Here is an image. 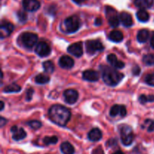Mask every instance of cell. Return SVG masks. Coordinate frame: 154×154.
<instances>
[{
  "label": "cell",
  "mask_w": 154,
  "mask_h": 154,
  "mask_svg": "<svg viewBox=\"0 0 154 154\" xmlns=\"http://www.w3.org/2000/svg\"><path fill=\"white\" fill-rule=\"evenodd\" d=\"M140 72H141V69H140V67L138 66H135L133 69H132V73L135 75H139Z\"/></svg>",
  "instance_id": "d590c367"
},
{
  "label": "cell",
  "mask_w": 154,
  "mask_h": 154,
  "mask_svg": "<svg viewBox=\"0 0 154 154\" xmlns=\"http://www.w3.org/2000/svg\"><path fill=\"white\" fill-rule=\"evenodd\" d=\"M22 5L24 10L31 12L38 10L41 6L40 2L38 0H23Z\"/></svg>",
  "instance_id": "30bf717a"
},
{
  "label": "cell",
  "mask_w": 154,
  "mask_h": 154,
  "mask_svg": "<svg viewBox=\"0 0 154 154\" xmlns=\"http://www.w3.org/2000/svg\"><path fill=\"white\" fill-rule=\"evenodd\" d=\"M58 141V138H57V136H51V137H49V136H47L44 138L43 142L45 145H50V144H55V143H57Z\"/></svg>",
  "instance_id": "4dcf8cb0"
},
{
  "label": "cell",
  "mask_w": 154,
  "mask_h": 154,
  "mask_svg": "<svg viewBox=\"0 0 154 154\" xmlns=\"http://www.w3.org/2000/svg\"><path fill=\"white\" fill-rule=\"evenodd\" d=\"M27 124L29 125V126L31 127L32 129L34 130H37L38 128H40L42 127V122H39L38 120H32L30 122H27Z\"/></svg>",
  "instance_id": "1f68e13d"
},
{
  "label": "cell",
  "mask_w": 154,
  "mask_h": 154,
  "mask_svg": "<svg viewBox=\"0 0 154 154\" xmlns=\"http://www.w3.org/2000/svg\"><path fill=\"white\" fill-rule=\"evenodd\" d=\"M11 131L12 133V138L14 140H23L26 137V133L24 131L23 128H19L16 125L11 128Z\"/></svg>",
  "instance_id": "8fae6325"
},
{
  "label": "cell",
  "mask_w": 154,
  "mask_h": 154,
  "mask_svg": "<svg viewBox=\"0 0 154 154\" xmlns=\"http://www.w3.org/2000/svg\"><path fill=\"white\" fill-rule=\"evenodd\" d=\"M86 49L89 54H94L97 51H102L104 46L99 40H88L86 42Z\"/></svg>",
  "instance_id": "52a82bcc"
},
{
  "label": "cell",
  "mask_w": 154,
  "mask_h": 154,
  "mask_svg": "<svg viewBox=\"0 0 154 154\" xmlns=\"http://www.w3.org/2000/svg\"><path fill=\"white\" fill-rule=\"evenodd\" d=\"M154 0H135V5L136 7L141 9L150 8L153 5Z\"/></svg>",
  "instance_id": "ffe728a7"
},
{
  "label": "cell",
  "mask_w": 154,
  "mask_h": 154,
  "mask_svg": "<svg viewBox=\"0 0 154 154\" xmlns=\"http://www.w3.org/2000/svg\"><path fill=\"white\" fill-rule=\"evenodd\" d=\"M1 38L8 36L14 30V25L8 21H2L1 25Z\"/></svg>",
  "instance_id": "9a60e30c"
},
{
  "label": "cell",
  "mask_w": 154,
  "mask_h": 154,
  "mask_svg": "<svg viewBox=\"0 0 154 154\" xmlns=\"http://www.w3.org/2000/svg\"><path fill=\"white\" fill-rule=\"evenodd\" d=\"M35 52L39 57H45L51 54V48L45 42H40L36 45Z\"/></svg>",
  "instance_id": "ba28073f"
},
{
  "label": "cell",
  "mask_w": 154,
  "mask_h": 154,
  "mask_svg": "<svg viewBox=\"0 0 154 154\" xmlns=\"http://www.w3.org/2000/svg\"><path fill=\"white\" fill-rule=\"evenodd\" d=\"M48 116L55 124L60 126H65L70 119L71 112L64 106L55 104L49 109Z\"/></svg>",
  "instance_id": "6da1fadb"
},
{
  "label": "cell",
  "mask_w": 154,
  "mask_h": 154,
  "mask_svg": "<svg viewBox=\"0 0 154 154\" xmlns=\"http://www.w3.org/2000/svg\"><path fill=\"white\" fill-rule=\"evenodd\" d=\"M107 60L111 66H114V68H117V69H122L125 66V63L121 60H119L117 56L114 54H109L107 57Z\"/></svg>",
  "instance_id": "e0dca14e"
},
{
  "label": "cell",
  "mask_w": 154,
  "mask_h": 154,
  "mask_svg": "<svg viewBox=\"0 0 154 154\" xmlns=\"http://www.w3.org/2000/svg\"><path fill=\"white\" fill-rule=\"evenodd\" d=\"M21 90V87L18 85L16 83H12L9 85L6 86L4 89V92L6 93H14V92H18Z\"/></svg>",
  "instance_id": "d4e9b609"
},
{
  "label": "cell",
  "mask_w": 154,
  "mask_h": 154,
  "mask_svg": "<svg viewBox=\"0 0 154 154\" xmlns=\"http://www.w3.org/2000/svg\"><path fill=\"white\" fill-rule=\"evenodd\" d=\"M74 2H75V3H77V4H81V3L84 2H86L87 0H73Z\"/></svg>",
  "instance_id": "ab89813d"
},
{
  "label": "cell",
  "mask_w": 154,
  "mask_h": 154,
  "mask_svg": "<svg viewBox=\"0 0 154 154\" xmlns=\"http://www.w3.org/2000/svg\"><path fill=\"white\" fill-rule=\"evenodd\" d=\"M6 122H7V120H6L5 119V118H3V117H2L1 118V126L2 127V126H4V125L6 123Z\"/></svg>",
  "instance_id": "74e56055"
},
{
  "label": "cell",
  "mask_w": 154,
  "mask_h": 154,
  "mask_svg": "<svg viewBox=\"0 0 154 154\" xmlns=\"http://www.w3.org/2000/svg\"><path fill=\"white\" fill-rule=\"evenodd\" d=\"M35 81L38 84H46L50 81V77L48 75H45V74H38L35 78Z\"/></svg>",
  "instance_id": "484cf974"
},
{
  "label": "cell",
  "mask_w": 154,
  "mask_h": 154,
  "mask_svg": "<svg viewBox=\"0 0 154 154\" xmlns=\"http://www.w3.org/2000/svg\"><path fill=\"white\" fill-rule=\"evenodd\" d=\"M65 101L69 104H73L76 103L78 99V92L75 89H67L63 93Z\"/></svg>",
  "instance_id": "9c48e42d"
},
{
  "label": "cell",
  "mask_w": 154,
  "mask_h": 154,
  "mask_svg": "<svg viewBox=\"0 0 154 154\" xmlns=\"http://www.w3.org/2000/svg\"><path fill=\"white\" fill-rule=\"evenodd\" d=\"M141 104H146L147 102H153L154 101V95H141L138 98Z\"/></svg>",
  "instance_id": "f546056e"
},
{
  "label": "cell",
  "mask_w": 154,
  "mask_h": 154,
  "mask_svg": "<svg viewBox=\"0 0 154 154\" xmlns=\"http://www.w3.org/2000/svg\"><path fill=\"white\" fill-rule=\"evenodd\" d=\"M83 79L86 81L96 82L99 80V75L98 72L93 69H87L83 72Z\"/></svg>",
  "instance_id": "2e32d148"
},
{
  "label": "cell",
  "mask_w": 154,
  "mask_h": 154,
  "mask_svg": "<svg viewBox=\"0 0 154 154\" xmlns=\"http://www.w3.org/2000/svg\"><path fill=\"white\" fill-rule=\"evenodd\" d=\"M33 93H34V91H33L32 88H29L26 91V100L27 101H29L32 100V98Z\"/></svg>",
  "instance_id": "e575fe53"
},
{
  "label": "cell",
  "mask_w": 154,
  "mask_h": 154,
  "mask_svg": "<svg viewBox=\"0 0 154 154\" xmlns=\"http://www.w3.org/2000/svg\"><path fill=\"white\" fill-rule=\"evenodd\" d=\"M145 82L149 85L154 86V73L148 74L145 77Z\"/></svg>",
  "instance_id": "836d02e7"
},
{
  "label": "cell",
  "mask_w": 154,
  "mask_h": 154,
  "mask_svg": "<svg viewBox=\"0 0 154 154\" xmlns=\"http://www.w3.org/2000/svg\"><path fill=\"white\" fill-rule=\"evenodd\" d=\"M120 21H121L122 24L126 27H132L133 24V21H132V18L129 13L127 12H122L120 14Z\"/></svg>",
  "instance_id": "ac0fdd59"
},
{
  "label": "cell",
  "mask_w": 154,
  "mask_h": 154,
  "mask_svg": "<svg viewBox=\"0 0 154 154\" xmlns=\"http://www.w3.org/2000/svg\"><path fill=\"white\" fill-rule=\"evenodd\" d=\"M108 39L114 42H120L123 39V35L119 30H113L110 33Z\"/></svg>",
  "instance_id": "44dd1931"
},
{
  "label": "cell",
  "mask_w": 154,
  "mask_h": 154,
  "mask_svg": "<svg viewBox=\"0 0 154 154\" xmlns=\"http://www.w3.org/2000/svg\"><path fill=\"white\" fill-rule=\"evenodd\" d=\"M60 149L63 154H74L75 148L69 142H63L60 146Z\"/></svg>",
  "instance_id": "7402d4cb"
},
{
  "label": "cell",
  "mask_w": 154,
  "mask_h": 154,
  "mask_svg": "<svg viewBox=\"0 0 154 154\" xmlns=\"http://www.w3.org/2000/svg\"><path fill=\"white\" fill-rule=\"evenodd\" d=\"M143 128H145L147 130V131L151 132L154 131V121L152 119H147L144 121V124L142 125Z\"/></svg>",
  "instance_id": "4316f807"
},
{
  "label": "cell",
  "mask_w": 154,
  "mask_h": 154,
  "mask_svg": "<svg viewBox=\"0 0 154 154\" xmlns=\"http://www.w3.org/2000/svg\"><path fill=\"white\" fill-rule=\"evenodd\" d=\"M136 17L138 21H141V22H147V21H149V18H150L149 14L144 9L138 11L136 13Z\"/></svg>",
  "instance_id": "cb8c5ba5"
},
{
  "label": "cell",
  "mask_w": 154,
  "mask_h": 154,
  "mask_svg": "<svg viewBox=\"0 0 154 154\" xmlns=\"http://www.w3.org/2000/svg\"><path fill=\"white\" fill-rule=\"evenodd\" d=\"M113 154H124V152H122L121 150H117V151H116L115 152H114Z\"/></svg>",
  "instance_id": "60d3db41"
},
{
  "label": "cell",
  "mask_w": 154,
  "mask_h": 154,
  "mask_svg": "<svg viewBox=\"0 0 154 154\" xmlns=\"http://www.w3.org/2000/svg\"><path fill=\"white\" fill-rule=\"evenodd\" d=\"M17 18L20 23H25L27 21V14L23 11H19L17 12Z\"/></svg>",
  "instance_id": "d6a6232c"
},
{
  "label": "cell",
  "mask_w": 154,
  "mask_h": 154,
  "mask_svg": "<svg viewBox=\"0 0 154 154\" xmlns=\"http://www.w3.org/2000/svg\"><path fill=\"white\" fill-rule=\"evenodd\" d=\"M143 62H144L146 65H148V66L154 65V54H145V55L143 57Z\"/></svg>",
  "instance_id": "f1b7e54d"
},
{
  "label": "cell",
  "mask_w": 154,
  "mask_h": 154,
  "mask_svg": "<svg viewBox=\"0 0 154 154\" xmlns=\"http://www.w3.org/2000/svg\"><path fill=\"white\" fill-rule=\"evenodd\" d=\"M81 27V21L79 18L75 15L69 17L64 21V27L68 33H75Z\"/></svg>",
  "instance_id": "277c9868"
},
{
  "label": "cell",
  "mask_w": 154,
  "mask_h": 154,
  "mask_svg": "<svg viewBox=\"0 0 154 154\" xmlns=\"http://www.w3.org/2000/svg\"><path fill=\"white\" fill-rule=\"evenodd\" d=\"M102 137V133L98 128H94L88 133V138L91 141H98Z\"/></svg>",
  "instance_id": "d6986e66"
},
{
  "label": "cell",
  "mask_w": 154,
  "mask_h": 154,
  "mask_svg": "<svg viewBox=\"0 0 154 154\" xmlns=\"http://www.w3.org/2000/svg\"><path fill=\"white\" fill-rule=\"evenodd\" d=\"M42 65H43V68L46 72H48V73H52V72L54 71V63H53L51 61H50V60L45 61Z\"/></svg>",
  "instance_id": "83f0119b"
},
{
  "label": "cell",
  "mask_w": 154,
  "mask_h": 154,
  "mask_svg": "<svg viewBox=\"0 0 154 154\" xmlns=\"http://www.w3.org/2000/svg\"><path fill=\"white\" fill-rule=\"evenodd\" d=\"M74 61L73 59L68 55H63L59 60V65L63 69H71L73 67Z\"/></svg>",
  "instance_id": "5bb4252c"
},
{
  "label": "cell",
  "mask_w": 154,
  "mask_h": 154,
  "mask_svg": "<svg viewBox=\"0 0 154 154\" xmlns=\"http://www.w3.org/2000/svg\"><path fill=\"white\" fill-rule=\"evenodd\" d=\"M150 45H151L152 48L154 49V34L152 36V37H151V40H150Z\"/></svg>",
  "instance_id": "f35d334b"
},
{
  "label": "cell",
  "mask_w": 154,
  "mask_h": 154,
  "mask_svg": "<svg viewBox=\"0 0 154 154\" xmlns=\"http://www.w3.org/2000/svg\"><path fill=\"white\" fill-rule=\"evenodd\" d=\"M68 51L72 55L75 56L77 57H80L83 55V47L82 44L81 42H77L72 45H69L68 48Z\"/></svg>",
  "instance_id": "7c38bea8"
},
{
  "label": "cell",
  "mask_w": 154,
  "mask_h": 154,
  "mask_svg": "<svg viewBox=\"0 0 154 154\" xmlns=\"http://www.w3.org/2000/svg\"><path fill=\"white\" fill-rule=\"evenodd\" d=\"M105 14L108 18V23L112 27H118L120 24V17L117 15V12L115 9L111 6H106L105 8Z\"/></svg>",
  "instance_id": "5b68a950"
},
{
  "label": "cell",
  "mask_w": 154,
  "mask_h": 154,
  "mask_svg": "<svg viewBox=\"0 0 154 154\" xmlns=\"http://www.w3.org/2000/svg\"><path fill=\"white\" fill-rule=\"evenodd\" d=\"M38 39V38L35 33H29V32L23 33L21 36V42L23 45L27 48H32L34 47L35 45L37 43Z\"/></svg>",
  "instance_id": "8992f818"
},
{
  "label": "cell",
  "mask_w": 154,
  "mask_h": 154,
  "mask_svg": "<svg viewBox=\"0 0 154 154\" xmlns=\"http://www.w3.org/2000/svg\"><path fill=\"white\" fill-rule=\"evenodd\" d=\"M149 38V31L146 29H143L138 31V35H137V39L141 43L147 42V40Z\"/></svg>",
  "instance_id": "603a6c76"
},
{
  "label": "cell",
  "mask_w": 154,
  "mask_h": 154,
  "mask_svg": "<svg viewBox=\"0 0 154 154\" xmlns=\"http://www.w3.org/2000/svg\"><path fill=\"white\" fill-rule=\"evenodd\" d=\"M102 19H101V18H96V21H95V24H96V26H100L101 24H102Z\"/></svg>",
  "instance_id": "8d00e7d4"
},
{
  "label": "cell",
  "mask_w": 154,
  "mask_h": 154,
  "mask_svg": "<svg viewBox=\"0 0 154 154\" xmlns=\"http://www.w3.org/2000/svg\"><path fill=\"white\" fill-rule=\"evenodd\" d=\"M102 75L103 81L106 85L109 86H115L120 82L124 77V75L118 72L114 68L107 66H101Z\"/></svg>",
  "instance_id": "7a4b0ae2"
},
{
  "label": "cell",
  "mask_w": 154,
  "mask_h": 154,
  "mask_svg": "<svg viewBox=\"0 0 154 154\" xmlns=\"http://www.w3.org/2000/svg\"><path fill=\"white\" fill-rule=\"evenodd\" d=\"M121 141L125 146H129L134 140V134L132 128L127 125H121L119 126Z\"/></svg>",
  "instance_id": "3957f363"
},
{
  "label": "cell",
  "mask_w": 154,
  "mask_h": 154,
  "mask_svg": "<svg viewBox=\"0 0 154 154\" xmlns=\"http://www.w3.org/2000/svg\"><path fill=\"white\" fill-rule=\"evenodd\" d=\"M4 109V102L1 101V110H2Z\"/></svg>",
  "instance_id": "b9f144b4"
},
{
  "label": "cell",
  "mask_w": 154,
  "mask_h": 154,
  "mask_svg": "<svg viewBox=\"0 0 154 154\" xmlns=\"http://www.w3.org/2000/svg\"><path fill=\"white\" fill-rule=\"evenodd\" d=\"M126 113H127V111H126L125 106L119 105V104L114 105L110 110V115L111 116H120L121 117H124L126 115Z\"/></svg>",
  "instance_id": "4fadbf2b"
}]
</instances>
